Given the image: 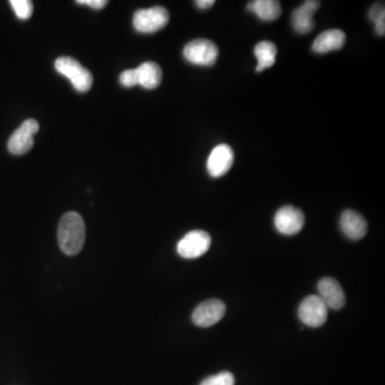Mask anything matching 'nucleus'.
<instances>
[{"mask_svg": "<svg viewBox=\"0 0 385 385\" xmlns=\"http://www.w3.org/2000/svg\"><path fill=\"white\" fill-rule=\"evenodd\" d=\"M86 240V226L77 212H68L60 219L58 243L60 250L68 256L79 254Z\"/></svg>", "mask_w": 385, "mask_h": 385, "instance_id": "1", "label": "nucleus"}, {"mask_svg": "<svg viewBox=\"0 0 385 385\" xmlns=\"http://www.w3.org/2000/svg\"><path fill=\"white\" fill-rule=\"evenodd\" d=\"M55 69L58 73L67 77L79 92H87L92 87L93 77L90 72L74 58L67 56L58 58L55 61Z\"/></svg>", "mask_w": 385, "mask_h": 385, "instance_id": "2", "label": "nucleus"}, {"mask_svg": "<svg viewBox=\"0 0 385 385\" xmlns=\"http://www.w3.org/2000/svg\"><path fill=\"white\" fill-rule=\"evenodd\" d=\"M169 13L166 8L157 6L149 9L138 10L133 17V26L141 34H153L166 27Z\"/></svg>", "mask_w": 385, "mask_h": 385, "instance_id": "3", "label": "nucleus"}, {"mask_svg": "<svg viewBox=\"0 0 385 385\" xmlns=\"http://www.w3.org/2000/svg\"><path fill=\"white\" fill-rule=\"evenodd\" d=\"M184 56L190 63L210 67L217 62L219 48L208 39H196L186 44Z\"/></svg>", "mask_w": 385, "mask_h": 385, "instance_id": "4", "label": "nucleus"}, {"mask_svg": "<svg viewBox=\"0 0 385 385\" xmlns=\"http://www.w3.org/2000/svg\"><path fill=\"white\" fill-rule=\"evenodd\" d=\"M211 242L209 233L204 230H192L179 241L177 252L186 259H195L209 250Z\"/></svg>", "mask_w": 385, "mask_h": 385, "instance_id": "5", "label": "nucleus"}, {"mask_svg": "<svg viewBox=\"0 0 385 385\" xmlns=\"http://www.w3.org/2000/svg\"><path fill=\"white\" fill-rule=\"evenodd\" d=\"M328 308L319 295H308L299 307V318L305 326L319 328L328 319Z\"/></svg>", "mask_w": 385, "mask_h": 385, "instance_id": "6", "label": "nucleus"}, {"mask_svg": "<svg viewBox=\"0 0 385 385\" xmlns=\"http://www.w3.org/2000/svg\"><path fill=\"white\" fill-rule=\"evenodd\" d=\"M38 121L28 119L23 122L17 131L11 135L8 141V150L14 155H23L29 152L34 147V136L39 132Z\"/></svg>", "mask_w": 385, "mask_h": 385, "instance_id": "7", "label": "nucleus"}, {"mask_svg": "<svg viewBox=\"0 0 385 385\" xmlns=\"http://www.w3.org/2000/svg\"><path fill=\"white\" fill-rule=\"evenodd\" d=\"M226 314V305L221 299H211L201 303L192 313L194 324L200 328H209L217 324Z\"/></svg>", "mask_w": 385, "mask_h": 385, "instance_id": "8", "label": "nucleus"}, {"mask_svg": "<svg viewBox=\"0 0 385 385\" xmlns=\"http://www.w3.org/2000/svg\"><path fill=\"white\" fill-rule=\"evenodd\" d=\"M305 217L301 210L293 206H285L276 212L274 225L278 233L285 235H295L304 227Z\"/></svg>", "mask_w": 385, "mask_h": 385, "instance_id": "9", "label": "nucleus"}, {"mask_svg": "<svg viewBox=\"0 0 385 385\" xmlns=\"http://www.w3.org/2000/svg\"><path fill=\"white\" fill-rule=\"evenodd\" d=\"M233 161H235V153L230 146L221 144L212 150V152L208 157V172L213 178H219L230 170Z\"/></svg>", "mask_w": 385, "mask_h": 385, "instance_id": "10", "label": "nucleus"}, {"mask_svg": "<svg viewBox=\"0 0 385 385\" xmlns=\"http://www.w3.org/2000/svg\"><path fill=\"white\" fill-rule=\"evenodd\" d=\"M319 297L328 308L339 310L345 306L346 295L342 286L332 277H324L318 284Z\"/></svg>", "mask_w": 385, "mask_h": 385, "instance_id": "11", "label": "nucleus"}, {"mask_svg": "<svg viewBox=\"0 0 385 385\" xmlns=\"http://www.w3.org/2000/svg\"><path fill=\"white\" fill-rule=\"evenodd\" d=\"M320 7L319 1L308 0L293 11V26L297 34H306L314 29V14Z\"/></svg>", "mask_w": 385, "mask_h": 385, "instance_id": "12", "label": "nucleus"}, {"mask_svg": "<svg viewBox=\"0 0 385 385\" xmlns=\"http://www.w3.org/2000/svg\"><path fill=\"white\" fill-rule=\"evenodd\" d=\"M340 228L347 238L357 241L366 235L368 225L361 214L353 210H346L340 217Z\"/></svg>", "mask_w": 385, "mask_h": 385, "instance_id": "13", "label": "nucleus"}, {"mask_svg": "<svg viewBox=\"0 0 385 385\" xmlns=\"http://www.w3.org/2000/svg\"><path fill=\"white\" fill-rule=\"evenodd\" d=\"M346 34L340 29H330L321 32L314 44L313 50L317 54H326L333 50H342L345 46Z\"/></svg>", "mask_w": 385, "mask_h": 385, "instance_id": "14", "label": "nucleus"}, {"mask_svg": "<svg viewBox=\"0 0 385 385\" xmlns=\"http://www.w3.org/2000/svg\"><path fill=\"white\" fill-rule=\"evenodd\" d=\"M135 70L138 85H141L143 88L152 90L157 88L162 81V69L155 62H145Z\"/></svg>", "mask_w": 385, "mask_h": 385, "instance_id": "15", "label": "nucleus"}, {"mask_svg": "<svg viewBox=\"0 0 385 385\" xmlns=\"http://www.w3.org/2000/svg\"><path fill=\"white\" fill-rule=\"evenodd\" d=\"M248 10L264 21H276L282 15L281 3L275 0L250 1L248 3Z\"/></svg>", "mask_w": 385, "mask_h": 385, "instance_id": "16", "label": "nucleus"}, {"mask_svg": "<svg viewBox=\"0 0 385 385\" xmlns=\"http://www.w3.org/2000/svg\"><path fill=\"white\" fill-rule=\"evenodd\" d=\"M255 56L258 60L256 71L262 72L268 68L273 67L277 55V48L270 41H261L257 44L254 50Z\"/></svg>", "mask_w": 385, "mask_h": 385, "instance_id": "17", "label": "nucleus"}, {"mask_svg": "<svg viewBox=\"0 0 385 385\" xmlns=\"http://www.w3.org/2000/svg\"><path fill=\"white\" fill-rule=\"evenodd\" d=\"M369 19L375 23L377 34L379 36L385 34V8L384 3H376L369 10Z\"/></svg>", "mask_w": 385, "mask_h": 385, "instance_id": "18", "label": "nucleus"}, {"mask_svg": "<svg viewBox=\"0 0 385 385\" xmlns=\"http://www.w3.org/2000/svg\"><path fill=\"white\" fill-rule=\"evenodd\" d=\"M10 5L12 7L15 15L21 21L30 19L34 12V5L30 0H11Z\"/></svg>", "mask_w": 385, "mask_h": 385, "instance_id": "19", "label": "nucleus"}, {"mask_svg": "<svg viewBox=\"0 0 385 385\" xmlns=\"http://www.w3.org/2000/svg\"><path fill=\"white\" fill-rule=\"evenodd\" d=\"M200 385H235V377L229 371H223L214 376L208 377Z\"/></svg>", "mask_w": 385, "mask_h": 385, "instance_id": "20", "label": "nucleus"}, {"mask_svg": "<svg viewBox=\"0 0 385 385\" xmlns=\"http://www.w3.org/2000/svg\"><path fill=\"white\" fill-rule=\"evenodd\" d=\"M119 81L120 83H121L124 87H126V88L135 87L136 85H138L136 70H126V71L122 72V73L120 74Z\"/></svg>", "mask_w": 385, "mask_h": 385, "instance_id": "21", "label": "nucleus"}, {"mask_svg": "<svg viewBox=\"0 0 385 385\" xmlns=\"http://www.w3.org/2000/svg\"><path fill=\"white\" fill-rule=\"evenodd\" d=\"M77 3L87 6V7L92 8L95 10H101L106 7L108 1H106V0H77Z\"/></svg>", "mask_w": 385, "mask_h": 385, "instance_id": "22", "label": "nucleus"}, {"mask_svg": "<svg viewBox=\"0 0 385 385\" xmlns=\"http://www.w3.org/2000/svg\"><path fill=\"white\" fill-rule=\"evenodd\" d=\"M214 3H215L214 0H197V1H195V5L202 10L209 9Z\"/></svg>", "mask_w": 385, "mask_h": 385, "instance_id": "23", "label": "nucleus"}]
</instances>
